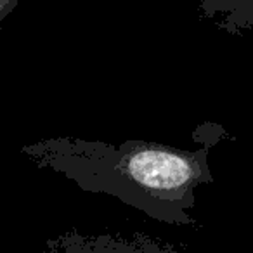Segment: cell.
<instances>
[{"mask_svg": "<svg viewBox=\"0 0 253 253\" xmlns=\"http://www.w3.org/2000/svg\"><path fill=\"white\" fill-rule=\"evenodd\" d=\"M200 16L229 35L253 30V0H198Z\"/></svg>", "mask_w": 253, "mask_h": 253, "instance_id": "cell-3", "label": "cell"}, {"mask_svg": "<svg viewBox=\"0 0 253 253\" xmlns=\"http://www.w3.org/2000/svg\"><path fill=\"white\" fill-rule=\"evenodd\" d=\"M218 139H198L203 146L189 151L148 141L113 146L80 137H49L23 146L21 153L87 193L115 196L165 224L196 225L189 210L196 205V187L213 182L208 151Z\"/></svg>", "mask_w": 253, "mask_h": 253, "instance_id": "cell-1", "label": "cell"}, {"mask_svg": "<svg viewBox=\"0 0 253 253\" xmlns=\"http://www.w3.org/2000/svg\"><path fill=\"white\" fill-rule=\"evenodd\" d=\"M45 253H180L170 243L158 238L134 232H99L88 234L80 231H66L49 239Z\"/></svg>", "mask_w": 253, "mask_h": 253, "instance_id": "cell-2", "label": "cell"}, {"mask_svg": "<svg viewBox=\"0 0 253 253\" xmlns=\"http://www.w3.org/2000/svg\"><path fill=\"white\" fill-rule=\"evenodd\" d=\"M19 0H0V21H4L18 5Z\"/></svg>", "mask_w": 253, "mask_h": 253, "instance_id": "cell-4", "label": "cell"}]
</instances>
